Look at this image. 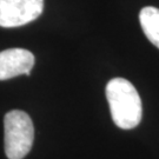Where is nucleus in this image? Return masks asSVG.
<instances>
[{"instance_id": "7ed1b4c3", "label": "nucleus", "mask_w": 159, "mask_h": 159, "mask_svg": "<svg viewBox=\"0 0 159 159\" xmlns=\"http://www.w3.org/2000/svg\"><path fill=\"white\" fill-rule=\"evenodd\" d=\"M43 11L44 0H0V26H23L35 20Z\"/></svg>"}, {"instance_id": "39448f33", "label": "nucleus", "mask_w": 159, "mask_h": 159, "mask_svg": "<svg viewBox=\"0 0 159 159\" xmlns=\"http://www.w3.org/2000/svg\"><path fill=\"white\" fill-rule=\"evenodd\" d=\"M139 21L146 38L159 48V8L144 7L139 13Z\"/></svg>"}, {"instance_id": "20e7f679", "label": "nucleus", "mask_w": 159, "mask_h": 159, "mask_svg": "<svg viewBox=\"0 0 159 159\" xmlns=\"http://www.w3.org/2000/svg\"><path fill=\"white\" fill-rule=\"evenodd\" d=\"M32 52L24 48H10L0 52V80H7L18 75H31L34 66Z\"/></svg>"}, {"instance_id": "f257e3e1", "label": "nucleus", "mask_w": 159, "mask_h": 159, "mask_svg": "<svg viewBox=\"0 0 159 159\" xmlns=\"http://www.w3.org/2000/svg\"><path fill=\"white\" fill-rule=\"evenodd\" d=\"M106 98L118 127L131 130L139 125L143 116L142 99L131 81L124 78L111 79L106 85Z\"/></svg>"}, {"instance_id": "f03ea898", "label": "nucleus", "mask_w": 159, "mask_h": 159, "mask_svg": "<svg viewBox=\"0 0 159 159\" xmlns=\"http://www.w3.org/2000/svg\"><path fill=\"white\" fill-rule=\"evenodd\" d=\"M5 153L8 159H23L31 151L34 140V127L30 116L13 110L4 118Z\"/></svg>"}]
</instances>
